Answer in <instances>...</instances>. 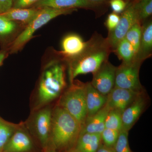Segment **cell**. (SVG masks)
Returning <instances> with one entry per match:
<instances>
[{
  "instance_id": "21",
  "label": "cell",
  "mask_w": 152,
  "mask_h": 152,
  "mask_svg": "<svg viewBox=\"0 0 152 152\" xmlns=\"http://www.w3.org/2000/svg\"><path fill=\"white\" fill-rule=\"evenodd\" d=\"M142 31V26H141L140 22L139 21L133 25L125 36V39L132 47L136 57L139 50L141 38Z\"/></svg>"
},
{
  "instance_id": "29",
  "label": "cell",
  "mask_w": 152,
  "mask_h": 152,
  "mask_svg": "<svg viewBox=\"0 0 152 152\" xmlns=\"http://www.w3.org/2000/svg\"><path fill=\"white\" fill-rule=\"evenodd\" d=\"M110 5L113 12L118 14L125 11L126 8L127 3L124 0H111Z\"/></svg>"
},
{
  "instance_id": "11",
  "label": "cell",
  "mask_w": 152,
  "mask_h": 152,
  "mask_svg": "<svg viewBox=\"0 0 152 152\" xmlns=\"http://www.w3.org/2000/svg\"><path fill=\"white\" fill-rule=\"evenodd\" d=\"M141 94V92L114 87L107 96L106 104L110 110L124 111L135 99Z\"/></svg>"
},
{
  "instance_id": "20",
  "label": "cell",
  "mask_w": 152,
  "mask_h": 152,
  "mask_svg": "<svg viewBox=\"0 0 152 152\" xmlns=\"http://www.w3.org/2000/svg\"><path fill=\"white\" fill-rule=\"evenodd\" d=\"M116 52L123 63L129 64L135 61L136 56L134 49L130 44L125 38H124L117 45Z\"/></svg>"
},
{
  "instance_id": "37",
  "label": "cell",
  "mask_w": 152,
  "mask_h": 152,
  "mask_svg": "<svg viewBox=\"0 0 152 152\" xmlns=\"http://www.w3.org/2000/svg\"></svg>"
},
{
  "instance_id": "32",
  "label": "cell",
  "mask_w": 152,
  "mask_h": 152,
  "mask_svg": "<svg viewBox=\"0 0 152 152\" xmlns=\"http://www.w3.org/2000/svg\"><path fill=\"white\" fill-rule=\"evenodd\" d=\"M96 152H115L113 148L106 146L104 144H101Z\"/></svg>"
},
{
  "instance_id": "36",
  "label": "cell",
  "mask_w": 152,
  "mask_h": 152,
  "mask_svg": "<svg viewBox=\"0 0 152 152\" xmlns=\"http://www.w3.org/2000/svg\"><path fill=\"white\" fill-rule=\"evenodd\" d=\"M67 152H80L78 151H76V150H75V149H73L70 150V151H69Z\"/></svg>"
},
{
  "instance_id": "22",
  "label": "cell",
  "mask_w": 152,
  "mask_h": 152,
  "mask_svg": "<svg viewBox=\"0 0 152 152\" xmlns=\"http://www.w3.org/2000/svg\"><path fill=\"white\" fill-rule=\"evenodd\" d=\"M18 125L5 121L0 118V152H2L4 147L16 130Z\"/></svg>"
},
{
  "instance_id": "7",
  "label": "cell",
  "mask_w": 152,
  "mask_h": 152,
  "mask_svg": "<svg viewBox=\"0 0 152 152\" xmlns=\"http://www.w3.org/2000/svg\"><path fill=\"white\" fill-rule=\"evenodd\" d=\"M141 62L135 61L129 64L123 63L117 67L115 86L141 92L142 89L139 79V70Z\"/></svg>"
},
{
  "instance_id": "9",
  "label": "cell",
  "mask_w": 152,
  "mask_h": 152,
  "mask_svg": "<svg viewBox=\"0 0 152 152\" xmlns=\"http://www.w3.org/2000/svg\"><path fill=\"white\" fill-rule=\"evenodd\" d=\"M37 145L28 128L23 123L4 147L2 152H38Z\"/></svg>"
},
{
  "instance_id": "26",
  "label": "cell",
  "mask_w": 152,
  "mask_h": 152,
  "mask_svg": "<svg viewBox=\"0 0 152 152\" xmlns=\"http://www.w3.org/2000/svg\"><path fill=\"white\" fill-rule=\"evenodd\" d=\"M128 134V131L123 129L120 131L118 140L113 148L115 152H132L129 146Z\"/></svg>"
},
{
  "instance_id": "10",
  "label": "cell",
  "mask_w": 152,
  "mask_h": 152,
  "mask_svg": "<svg viewBox=\"0 0 152 152\" xmlns=\"http://www.w3.org/2000/svg\"><path fill=\"white\" fill-rule=\"evenodd\" d=\"M117 67L107 61L93 74L92 86L100 93L107 96L115 86Z\"/></svg>"
},
{
  "instance_id": "19",
  "label": "cell",
  "mask_w": 152,
  "mask_h": 152,
  "mask_svg": "<svg viewBox=\"0 0 152 152\" xmlns=\"http://www.w3.org/2000/svg\"><path fill=\"white\" fill-rule=\"evenodd\" d=\"M39 8H15L12 7L4 13L1 14L7 18L18 23L27 25L37 12Z\"/></svg>"
},
{
  "instance_id": "33",
  "label": "cell",
  "mask_w": 152,
  "mask_h": 152,
  "mask_svg": "<svg viewBox=\"0 0 152 152\" xmlns=\"http://www.w3.org/2000/svg\"><path fill=\"white\" fill-rule=\"evenodd\" d=\"M7 50H2L0 51V66L2 64L3 61L7 57Z\"/></svg>"
},
{
  "instance_id": "3",
  "label": "cell",
  "mask_w": 152,
  "mask_h": 152,
  "mask_svg": "<svg viewBox=\"0 0 152 152\" xmlns=\"http://www.w3.org/2000/svg\"><path fill=\"white\" fill-rule=\"evenodd\" d=\"M66 86L64 66L53 61L45 68L38 87L37 109L56 99Z\"/></svg>"
},
{
  "instance_id": "17",
  "label": "cell",
  "mask_w": 152,
  "mask_h": 152,
  "mask_svg": "<svg viewBox=\"0 0 152 152\" xmlns=\"http://www.w3.org/2000/svg\"><path fill=\"white\" fill-rule=\"evenodd\" d=\"M152 50V23L148 22L142 26L141 38L135 61L142 62L151 56Z\"/></svg>"
},
{
  "instance_id": "30",
  "label": "cell",
  "mask_w": 152,
  "mask_h": 152,
  "mask_svg": "<svg viewBox=\"0 0 152 152\" xmlns=\"http://www.w3.org/2000/svg\"><path fill=\"white\" fill-rule=\"evenodd\" d=\"M39 0H13V8H28L34 6Z\"/></svg>"
},
{
  "instance_id": "5",
  "label": "cell",
  "mask_w": 152,
  "mask_h": 152,
  "mask_svg": "<svg viewBox=\"0 0 152 152\" xmlns=\"http://www.w3.org/2000/svg\"><path fill=\"white\" fill-rule=\"evenodd\" d=\"M62 95L58 105L66 110L82 126L87 118L86 84L73 83Z\"/></svg>"
},
{
  "instance_id": "2",
  "label": "cell",
  "mask_w": 152,
  "mask_h": 152,
  "mask_svg": "<svg viewBox=\"0 0 152 152\" xmlns=\"http://www.w3.org/2000/svg\"><path fill=\"white\" fill-rule=\"evenodd\" d=\"M110 49L106 39L96 36L88 41L87 46L80 55L69 60V75L71 83L77 76L94 74L107 61Z\"/></svg>"
},
{
  "instance_id": "34",
  "label": "cell",
  "mask_w": 152,
  "mask_h": 152,
  "mask_svg": "<svg viewBox=\"0 0 152 152\" xmlns=\"http://www.w3.org/2000/svg\"><path fill=\"white\" fill-rule=\"evenodd\" d=\"M44 152H58L51 146H50Z\"/></svg>"
},
{
  "instance_id": "31",
  "label": "cell",
  "mask_w": 152,
  "mask_h": 152,
  "mask_svg": "<svg viewBox=\"0 0 152 152\" xmlns=\"http://www.w3.org/2000/svg\"><path fill=\"white\" fill-rule=\"evenodd\" d=\"M12 6L13 0H0V14L6 12Z\"/></svg>"
},
{
  "instance_id": "12",
  "label": "cell",
  "mask_w": 152,
  "mask_h": 152,
  "mask_svg": "<svg viewBox=\"0 0 152 152\" xmlns=\"http://www.w3.org/2000/svg\"><path fill=\"white\" fill-rule=\"evenodd\" d=\"M87 44L88 42H85L80 36L77 34H68L62 41L61 54L69 60L72 59L83 53Z\"/></svg>"
},
{
  "instance_id": "1",
  "label": "cell",
  "mask_w": 152,
  "mask_h": 152,
  "mask_svg": "<svg viewBox=\"0 0 152 152\" xmlns=\"http://www.w3.org/2000/svg\"><path fill=\"white\" fill-rule=\"evenodd\" d=\"M82 125L59 106L52 111L50 142L58 152H67L75 148Z\"/></svg>"
},
{
  "instance_id": "25",
  "label": "cell",
  "mask_w": 152,
  "mask_h": 152,
  "mask_svg": "<svg viewBox=\"0 0 152 152\" xmlns=\"http://www.w3.org/2000/svg\"><path fill=\"white\" fill-rule=\"evenodd\" d=\"M140 22L148 18L152 14V0H138L134 3Z\"/></svg>"
},
{
  "instance_id": "18",
  "label": "cell",
  "mask_w": 152,
  "mask_h": 152,
  "mask_svg": "<svg viewBox=\"0 0 152 152\" xmlns=\"http://www.w3.org/2000/svg\"><path fill=\"white\" fill-rule=\"evenodd\" d=\"M102 142L101 134H80L74 149L80 152H96Z\"/></svg>"
},
{
  "instance_id": "15",
  "label": "cell",
  "mask_w": 152,
  "mask_h": 152,
  "mask_svg": "<svg viewBox=\"0 0 152 152\" xmlns=\"http://www.w3.org/2000/svg\"><path fill=\"white\" fill-rule=\"evenodd\" d=\"M110 110L106 104L103 107L94 115L87 118L84 124L82 126L80 134L86 133L101 134L105 128V121Z\"/></svg>"
},
{
  "instance_id": "4",
  "label": "cell",
  "mask_w": 152,
  "mask_h": 152,
  "mask_svg": "<svg viewBox=\"0 0 152 152\" xmlns=\"http://www.w3.org/2000/svg\"><path fill=\"white\" fill-rule=\"evenodd\" d=\"M76 9H57L39 8L37 13L26 25L25 29L12 42L9 50L11 53H17L33 37L37 30L52 20L60 15L69 14Z\"/></svg>"
},
{
  "instance_id": "14",
  "label": "cell",
  "mask_w": 152,
  "mask_h": 152,
  "mask_svg": "<svg viewBox=\"0 0 152 152\" xmlns=\"http://www.w3.org/2000/svg\"><path fill=\"white\" fill-rule=\"evenodd\" d=\"M85 87L87 118H88L94 115L103 107L107 102V96L99 92L92 86L91 83H87Z\"/></svg>"
},
{
  "instance_id": "23",
  "label": "cell",
  "mask_w": 152,
  "mask_h": 152,
  "mask_svg": "<svg viewBox=\"0 0 152 152\" xmlns=\"http://www.w3.org/2000/svg\"><path fill=\"white\" fill-rule=\"evenodd\" d=\"M18 28L16 22L0 14V42H4L12 35Z\"/></svg>"
},
{
  "instance_id": "16",
  "label": "cell",
  "mask_w": 152,
  "mask_h": 152,
  "mask_svg": "<svg viewBox=\"0 0 152 152\" xmlns=\"http://www.w3.org/2000/svg\"><path fill=\"white\" fill-rule=\"evenodd\" d=\"M35 8L47 7L57 9L90 7L93 3L87 0H39L34 5Z\"/></svg>"
},
{
  "instance_id": "35",
  "label": "cell",
  "mask_w": 152,
  "mask_h": 152,
  "mask_svg": "<svg viewBox=\"0 0 152 152\" xmlns=\"http://www.w3.org/2000/svg\"><path fill=\"white\" fill-rule=\"evenodd\" d=\"M88 1L90 2L94 3L96 2H101L104 1H107V0H87Z\"/></svg>"
},
{
  "instance_id": "8",
  "label": "cell",
  "mask_w": 152,
  "mask_h": 152,
  "mask_svg": "<svg viewBox=\"0 0 152 152\" xmlns=\"http://www.w3.org/2000/svg\"><path fill=\"white\" fill-rule=\"evenodd\" d=\"M139 21L137 12L134 4H132L123 12L116 27L109 33L108 37L106 39L110 50H115L117 45L125 38L129 30Z\"/></svg>"
},
{
  "instance_id": "13",
  "label": "cell",
  "mask_w": 152,
  "mask_h": 152,
  "mask_svg": "<svg viewBox=\"0 0 152 152\" xmlns=\"http://www.w3.org/2000/svg\"><path fill=\"white\" fill-rule=\"evenodd\" d=\"M145 106V99L140 95L124 110L122 113L123 129L130 130L140 116Z\"/></svg>"
},
{
  "instance_id": "27",
  "label": "cell",
  "mask_w": 152,
  "mask_h": 152,
  "mask_svg": "<svg viewBox=\"0 0 152 152\" xmlns=\"http://www.w3.org/2000/svg\"><path fill=\"white\" fill-rule=\"evenodd\" d=\"M119 131L105 128L101 133L102 141L106 146L114 148L119 134Z\"/></svg>"
},
{
  "instance_id": "6",
  "label": "cell",
  "mask_w": 152,
  "mask_h": 152,
  "mask_svg": "<svg viewBox=\"0 0 152 152\" xmlns=\"http://www.w3.org/2000/svg\"><path fill=\"white\" fill-rule=\"evenodd\" d=\"M38 109L32 116L27 128L37 141L42 152H44L51 145L53 110L48 106Z\"/></svg>"
},
{
  "instance_id": "24",
  "label": "cell",
  "mask_w": 152,
  "mask_h": 152,
  "mask_svg": "<svg viewBox=\"0 0 152 152\" xmlns=\"http://www.w3.org/2000/svg\"><path fill=\"white\" fill-rule=\"evenodd\" d=\"M105 127L120 132L123 129L122 113L116 110H110L105 121Z\"/></svg>"
},
{
  "instance_id": "28",
  "label": "cell",
  "mask_w": 152,
  "mask_h": 152,
  "mask_svg": "<svg viewBox=\"0 0 152 152\" xmlns=\"http://www.w3.org/2000/svg\"><path fill=\"white\" fill-rule=\"evenodd\" d=\"M120 19V16L118 14L113 12L108 16L106 21V26L108 30L109 33L111 32L116 27Z\"/></svg>"
}]
</instances>
